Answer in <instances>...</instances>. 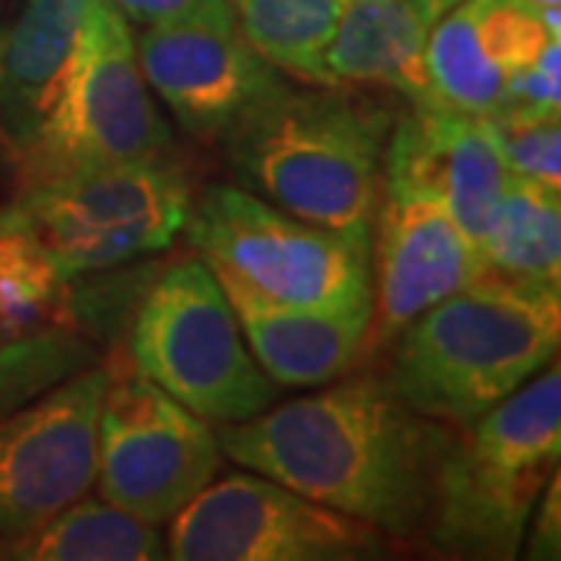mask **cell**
<instances>
[{"instance_id": "1", "label": "cell", "mask_w": 561, "mask_h": 561, "mask_svg": "<svg viewBox=\"0 0 561 561\" xmlns=\"http://www.w3.org/2000/svg\"><path fill=\"white\" fill-rule=\"evenodd\" d=\"M213 427L221 456L241 468L393 537L427 527L437 468L453 440L446 424L409 409L371 375Z\"/></svg>"}, {"instance_id": "2", "label": "cell", "mask_w": 561, "mask_h": 561, "mask_svg": "<svg viewBox=\"0 0 561 561\" xmlns=\"http://www.w3.org/2000/svg\"><path fill=\"white\" fill-rule=\"evenodd\" d=\"M393 116L343 84L280 81L225 138L243 191L331 231L371 238Z\"/></svg>"}, {"instance_id": "3", "label": "cell", "mask_w": 561, "mask_h": 561, "mask_svg": "<svg viewBox=\"0 0 561 561\" xmlns=\"http://www.w3.org/2000/svg\"><path fill=\"white\" fill-rule=\"evenodd\" d=\"M561 290L478 278L390 341V390L424 419L468 427L559 356Z\"/></svg>"}, {"instance_id": "4", "label": "cell", "mask_w": 561, "mask_h": 561, "mask_svg": "<svg viewBox=\"0 0 561 561\" xmlns=\"http://www.w3.org/2000/svg\"><path fill=\"white\" fill-rule=\"evenodd\" d=\"M434 483L431 534L456 559H515L561 456V375L546 365L468 427Z\"/></svg>"}, {"instance_id": "5", "label": "cell", "mask_w": 561, "mask_h": 561, "mask_svg": "<svg viewBox=\"0 0 561 561\" xmlns=\"http://www.w3.org/2000/svg\"><path fill=\"white\" fill-rule=\"evenodd\" d=\"M169 147L128 22L113 0H94L60 101L13 160L22 187L98 165L162 160Z\"/></svg>"}, {"instance_id": "6", "label": "cell", "mask_w": 561, "mask_h": 561, "mask_svg": "<svg viewBox=\"0 0 561 561\" xmlns=\"http://www.w3.org/2000/svg\"><path fill=\"white\" fill-rule=\"evenodd\" d=\"M135 371L209 424H234L278 400L253 359L219 278L203 260L169 268L140 302L131 334Z\"/></svg>"}, {"instance_id": "7", "label": "cell", "mask_w": 561, "mask_h": 561, "mask_svg": "<svg viewBox=\"0 0 561 561\" xmlns=\"http://www.w3.org/2000/svg\"><path fill=\"white\" fill-rule=\"evenodd\" d=\"M184 228L209 268H225L268 300L371 309V238L302 221L231 184L191 203Z\"/></svg>"}, {"instance_id": "8", "label": "cell", "mask_w": 561, "mask_h": 561, "mask_svg": "<svg viewBox=\"0 0 561 561\" xmlns=\"http://www.w3.org/2000/svg\"><path fill=\"white\" fill-rule=\"evenodd\" d=\"M191 203L187 179L162 157L28 184L13 206L69 280L165 250Z\"/></svg>"}, {"instance_id": "9", "label": "cell", "mask_w": 561, "mask_h": 561, "mask_svg": "<svg viewBox=\"0 0 561 561\" xmlns=\"http://www.w3.org/2000/svg\"><path fill=\"white\" fill-rule=\"evenodd\" d=\"M216 427L135 368H113L98 419L101 500L147 524H169L216 481Z\"/></svg>"}, {"instance_id": "10", "label": "cell", "mask_w": 561, "mask_h": 561, "mask_svg": "<svg viewBox=\"0 0 561 561\" xmlns=\"http://www.w3.org/2000/svg\"><path fill=\"white\" fill-rule=\"evenodd\" d=\"M383 530L262 474L213 481L169 522L175 561H353L378 556Z\"/></svg>"}, {"instance_id": "11", "label": "cell", "mask_w": 561, "mask_h": 561, "mask_svg": "<svg viewBox=\"0 0 561 561\" xmlns=\"http://www.w3.org/2000/svg\"><path fill=\"white\" fill-rule=\"evenodd\" d=\"M110 365H84L0 419V552L88 496Z\"/></svg>"}, {"instance_id": "12", "label": "cell", "mask_w": 561, "mask_h": 561, "mask_svg": "<svg viewBox=\"0 0 561 561\" xmlns=\"http://www.w3.org/2000/svg\"><path fill=\"white\" fill-rule=\"evenodd\" d=\"M135 47L147 84L201 140L228 138L284 81L243 38L225 0L144 25Z\"/></svg>"}, {"instance_id": "13", "label": "cell", "mask_w": 561, "mask_h": 561, "mask_svg": "<svg viewBox=\"0 0 561 561\" xmlns=\"http://www.w3.org/2000/svg\"><path fill=\"white\" fill-rule=\"evenodd\" d=\"M481 278L478 247L446 203L419 179L383 162L371 231V321L362 356L387 350L409 321Z\"/></svg>"}, {"instance_id": "14", "label": "cell", "mask_w": 561, "mask_h": 561, "mask_svg": "<svg viewBox=\"0 0 561 561\" xmlns=\"http://www.w3.org/2000/svg\"><path fill=\"white\" fill-rule=\"evenodd\" d=\"M383 162L427 184L474 247L512 181L486 116L443 103L412 106L393 122Z\"/></svg>"}, {"instance_id": "15", "label": "cell", "mask_w": 561, "mask_h": 561, "mask_svg": "<svg viewBox=\"0 0 561 561\" xmlns=\"http://www.w3.org/2000/svg\"><path fill=\"white\" fill-rule=\"evenodd\" d=\"M213 275L234 309L253 359L278 387H321L359 362L371 309L287 306L262 297L225 268H213Z\"/></svg>"}, {"instance_id": "16", "label": "cell", "mask_w": 561, "mask_h": 561, "mask_svg": "<svg viewBox=\"0 0 561 561\" xmlns=\"http://www.w3.org/2000/svg\"><path fill=\"white\" fill-rule=\"evenodd\" d=\"M94 0H28L0 38V144L10 160L60 101Z\"/></svg>"}, {"instance_id": "17", "label": "cell", "mask_w": 561, "mask_h": 561, "mask_svg": "<svg viewBox=\"0 0 561 561\" xmlns=\"http://www.w3.org/2000/svg\"><path fill=\"white\" fill-rule=\"evenodd\" d=\"M427 25L412 0H346L324 50L331 84H375L412 106L437 103L427 72Z\"/></svg>"}, {"instance_id": "18", "label": "cell", "mask_w": 561, "mask_h": 561, "mask_svg": "<svg viewBox=\"0 0 561 561\" xmlns=\"http://www.w3.org/2000/svg\"><path fill=\"white\" fill-rule=\"evenodd\" d=\"M483 278L561 290V201L556 187L512 175L478 243Z\"/></svg>"}, {"instance_id": "19", "label": "cell", "mask_w": 561, "mask_h": 561, "mask_svg": "<svg viewBox=\"0 0 561 561\" xmlns=\"http://www.w3.org/2000/svg\"><path fill=\"white\" fill-rule=\"evenodd\" d=\"M10 561H157L165 559L160 524H147L106 500H76L35 534L0 552Z\"/></svg>"}, {"instance_id": "20", "label": "cell", "mask_w": 561, "mask_h": 561, "mask_svg": "<svg viewBox=\"0 0 561 561\" xmlns=\"http://www.w3.org/2000/svg\"><path fill=\"white\" fill-rule=\"evenodd\" d=\"M250 47L302 84H331L324 50L346 0H225Z\"/></svg>"}, {"instance_id": "21", "label": "cell", "mask_w": 561, "mask_h": 561, "mask_svg": "<svg viewBox=\"0 0 561 561\" xmlns=\"http://www.w3.org/2000/svg\"><path fill=\"white\" fill-rule=\"evenodd\" d=\"M427 72L434 98L443 106L471 116H493L502 106L505 76L483 50L474 0H461L431 25Z\"/></svg>"}, {"instance_id": "22", "label": "cell", "mask_w": 561, "mask_h": 561, "mask_svg": "<svg viewBox=\"0 0 561 561\" xmlns=\"http://www.w3.org/2000/svg\"><path fill=\"white\" fill-rule=\"evenodd\" d=\"M66 278L16 206L0 209V337L50 328L60 319Z\"/></svg>"}, {"instance_id": "23", "label": "cell", "mask_w": 561, "mask_h": 561, "mask_svg": "<svg viewBox=\"0 0 561 561\" xmlns=\"http://www.w3.org/2000/svg\"><path fill=\"white\" fill-rule=\"evenodd\" d=\"M84 365H91V346L62 324L0 341V419Z\"/></svg>"}, {"instance_id": "24", "label": "cell", "mask_w": 561, "mask_h": 561, "mask_svg": "<svg viewBox=\"0 0 561 561\" xmlns=\"http://www.w3.org/2000/svg\"><path fill=\"white\" fill-rule=\"evenodd\" d=\"M502 160L512 175H524L561 191V119L559 113L496 110L486 116Z\"/></svg>"}, {"instance_id": "25", "label": "cell", "mask_w": 561, "mask_h": 561, "mask_svg": "<svg viewBox=\"0 0 561 561\" xmlns=\"http://www.w3.org/2000/svg\"><path fill=\"white\" fill-rule=\"evenodd\" d=\"M474 3H478V35L483 50L500 66L505 81L537 60L549 41H556V35H549V28L534 13L490 0H474Z\"/></svg>"}, {"instance_id": "26", "label": "cell", "mask_w": 561, "mask_h": 561, "mask_svg": "<svg viewBox=\"0 0 561 561\" xmlns=\"http://www.w3.org/2000/svg\"><path fill=\"white\" fill-rule=\"evenodd\" d=\"M500 110L561 113V38L549 41L537 60L508 76Z\"/></svg>"}, {"instance_id": "27", "label": "cell", "mask_w": 561, "mask_h": 561, "mask_svg": "<svg viewBox=\"0 0 561 561\" xmlns=\"http://www.w3.org/2000/svg\"><path fill=\"white\" fill-rule=\"evenodd\" d=\"M540 515L530 527V537H524L522 549H527V559H559L561 549V518H559V471L549 478L546 490L540 493Z\"/></svg>"}, {"instance_id": "28", "label": "cell", "mask_w": 561, "mask_h": 561, "mask_svg": "<svg viewBox=\"0 0 561 561\" xmlns=\"http://www.w3.org/2000/svg\"><path fill=\"white\" fill-rule=\"evenodd\" d=\"M113 3L125 20L138 22V25H157V22L175 20L197 10L206 0H113Z\"/></svg>"}, {"instance_id": "29", "label": "cell", "mask_w": 561, "mask_h": 561, "mask_svg": "<svg viewBox=\"0 0 561 561\" xmlns=\"http://www.w3.org/2000/svg\"><path fill=\"white\" fill-rule=\"evenodd\" d=\"M456 3H461V0H412V7L419 10L421 22H424L427 28H431L434 22L440 20L443 13H449V10H453Z\"/></svg>"}, {"instance_id": "30", "label": "cell", "mask_w": 561, "mask_h": 561, "mask_svg": "<svg viewBox=\"0 0 561 561\" xmlns=\"http://www.w3.org/2000/svg\"><path fill=\"white\" fill-rule=\"evenodd\" d=\"M490 3H505V7H515V10L534 13V16H542L549 10H561V0H490Z\"/></svg>"}, {"instance_id": "31", "label": "cell", "mask_w": 561, "mask_h": 561, "mask_svg": "<svg viewBox=\"0 0 561 561\" xmlns=\"http://www.w3.org/2000/svg\"><path fill=\"white\" fill-rule=\"evenodd\" d=\"M0 38H3V28H0Z\"/></svg>"}, {"instance_id": "32", "label": "cell", "mask_w": 561, "mask_h": 561, "mask_svg": "<svg viewBox=\"0 0 561 561\" xmlns=\"http://www.w3.org/2000/svg\"><path fill=\"white\" fill-rule=\"evenodd\" d=\"M0 341H7V337H0Z\"/></svg>"}]
</instances>
